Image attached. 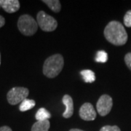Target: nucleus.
Instances as JSON below:
<instances>
[{
    "instance_id": "obj_1",
    "label": "nucleus",
    "mask_w": 131,
    "mask_h": 131,
    "mask_svg": "<svg viewBox=\"0 0 131 131\" xmlns=\"http://www.w3.org/2000/svg\"><path fill=\"white\" fill-rule=\"evenodd\" d=\"M103 34L108 42L116 46L124 45L127 41V34L122 24L119 21L109 22L104 29Z\"/></svg>"
},
{
    "instance_id": "obj_2",
    "label": "nucleus",
    "mask_w": 131,
    "mask_h": 131,
    "mask_svg": "<svg viewBox=\"0 0 131 131\" xmlns=\"http://www.w3.org/2000/svg\"><path fill=\"white\" fill-rule=\"evenodd\" d=\"M63 58L60 54H55L47 58L43 66V74L48 78H55L63 68Z\"/></svg>"
},
{
    "instance_id": "obj_3",
    "label": "nucleus",
    "mask_w": 131,
    "mask_h": 131,
    "mask_svg": "<svg viewBox=\"0 0 131 131\" xmlns=\"http://www.w3.org/2000/svg\"><path fill=\"white\" fill-rule=\"evenodd\" d=\"M18 28L20 32L25 36H32L37 31L38 24L32 16L23 15L18 19Z\"/></svg>"
},
{
    "instance_id": "obj_4",
    "label": "nucleus",
    "mask_w": 131,
    "mask_h": 131,
    "mask_svg": "<svg viewBox=\"0 0 131 131\" xmlns=\"http://www.w3.org/2000/svg\"><path fill=\"white\" fill-rule=\"evenodd\" d=\"M37 22L42 31L50 32L56 30L58 26V22L56 19L47 15L44 11H39L37 15Z\"/></svg>"
},
{
    "instance_id": "obj_5",
    "label": "nucleus",
    "mask_w": 131,
    "mask_h": 131,
    "mask_svg": "<svg viewBox=\"0 0 131 131\" xmlns=\"http://www.w3.org/2000/svg\"><path fill=\"white\" fill-rule=\"evenodd\" d=\"M29 94V90L23 87H15L9 90L7 95V99L9 104L16 105L23 102L26 99Z\"/></svg>"
},
{
    "instance_id": "obj_6",
    "label": "nucleus",
    "mask_w": 131,
    "mask_h": 131,
    "mask_svg": "<svg viewBox=\"0 0 131 131\" xmlns=\"http://www.w3.org/2000/svg\"><path fill=\"white\" fill-rule=\"evenodd\" d=\"M113 106V101L111 96L108 95H103L98 99L96 104V109L98 114L104 117L111 112Z\"/></svg>"
},
{
    "instance_id": "obj_7",
    "label": "nucleus",
    "mask_w": 131,
    "mask_h": 131,
    "mask_svg": "<svg viewBox=\"0 0 131 131\" xmlns=\"http://www.w3.org/2000/svg\"><path fill=\"white\" fill-rule=\"evenodd\" d=\"M80 117L85 121H93L96 118V112L90 103H84L80 108Z\"/></svg>"
},
{
    "instance_id": "obj_8",
    "label": "nucleus",
    "mask_w": 131,
    "mask_h": 131,
    "mask_svg": "<svg viewBox=\"0 0 131 131\" xmlns=\"http://www.w3.org/2000/svg\"><path fill=\"white\" fill-rule=\"evenodd\" d=\"M1 7L7 13H14L20 9L18 0H0Z\"/></svg>"
},
{
    "instance_id": "obj_9",
    "label": "nucleus",
    "mask_w": 131,
    "mask_h": 131,
    "mask_svg": "<svg viewBox=\"0 0 131 131\" xmlns=\"http://www.w3.org/2000/svg\"><path fill=\"white\" fill-rule=\"evenodd\" d=\"M63 103L65 105L66 110L63 114V117L68 119L70 118L74 114V102L73 99L69 95H65L63 98Z\"/></svg>"
},
{
    "instance_id": "obj_10",
    "label": "nucleus",
    "mask_w": 131,
    "mask_h": 131,
    "mask_svg": "<svg viewBox=\"0 0 131 131\" xmlns=\"http://www.w3.org/2000/svg\"><path fill=\"white\" fill-rule=\"evenodd\" d=\"M50 123L49 120L37 121L32 125L31 131H49Z\"/></svg>"
},
{
    "instance_id": "obj_11",
    "label": "nucleus",
    "mask_w": 131,
    "mask_h": 131,
    "mask_svg": "<svg viewBox=\"0 0 131 131\" xmlns=\"http://www.w3.org/2000/svg\"><path fill=\"white\" fill-rule=\"evenodd\" d=\"M80 74L83 78V80L86 83H93L95 80V75L93 71L85 69L82 71Z\"/></svg>"
},
{
    "instance_id": "obj_12",
    "label": "nucleus",
    "mask_w": 131,
    "mask_h": 131,
    "mask_svg": "<svg viewBox=\"0 0 131 131\" xmlns=\"http://www.w3.org/2000/svg\"><path fill=\"white\" fill-rule=\"evenodd\" d=\"M35 117L37 121H45L48 120V119L51 117V114L45 108H40L36 114Z\"/></svg>"
},
{
    "instance_id": "obj_13",
    "label": "nucleus",
    "mask_w": 131,
    "mask_h": 131,
    "mask_svg": "<svg viewBox=\"0 0 131 131\" xmlns=\"http://www.w3.org/2000/svg\"><path fill=\"white\" fill-rule=\"evenodd\" d=\"M44 3L49 7V8L52 9L55 13H59L61 9V5L60 1L58 0H43Z\"/></svg>"
},
{
    "instance_id": "obj_14",
    "label": "nucleus",
    "mask_w": 131,
    "mask_h": 131,
    "mask_svg": "<svg viewBox=\"0 0 131 131\" xmlns=\"http://www.w3.org/2000/svg\"><path fill=\"white\" fill-rule=\"evenodd\" d=\"M35 101L34 100L31 99H25L23 102L20 103V105L19 106V109L20 112H26L28 110L31 109L32 108L35 106Z\"/></svg>"
},
{
    "instance_id": "obj_15",
    "label": "nucleus",
    "mask_w": 131,
    "mask_h": 131,
    "mask_svg": "<svg viewBox=\"0 0 131 131\" xmlns=\"http://www.w3.org/2000/svg\"><path fill=\"white\" fill-rule=\"evenodd\" d=\"M95 60L98 63H106L108 60V54L106 53V52L103 50L97 52Z\"/></svg>"
},
{
    "instance_id": "obj_16",
    "label": "nucleus",
    "mask_w": 131,
    "mask_h": 131,
    "mask_svg": "<svg viewBox=\"0 0 131 131\" xmlns=\"http://www.w3.org/2000/svg\"><path fill=\"white\" fill-rule=\"evenodd\" d=\"M124 24L127 27H131V10L126 13L124 16Z\"/></svg>"
},
{
    "instance_id": "obj_17",
    "label": "nucleus",
    "mask_w": 131,
    "mask_h": 131,
    "mask_svg": "<svg viewBox=\"0 0 131 131\" xmlns=\"http://www.w3.org/2000/svg\"><path fill=\"white\" fill-rule=\"evenodd\" d=\"M100 131H121L120 128L118 126H110V125H106L101 128Z\"/></svg>"
},
{
    "instance_id": "obj_18",
    "label": "nucleus",
    "mask_w": 131,
    "mask_h": 131,
    "mask_svg": "<svg viewBox=\"0 0 131 131\" xmlns=\"http://www.w3.org/2000/svg\"><path fill=\"white\" fill-rule=\"evenodd\" d=\"M125 62L126 63L127 66L128 67V69L131 70V52H129L125 55Z\"/></svg>"
},
{
    "instance_id": "obj_19",
    "label": "nucleus",
    "mask_w": 131,
    "mask_h": 131,
    "mask_svg": "<svg viewBox=\"0 0 131 131\" xmlns=\"http://www.w3.org/2000/svg\"><path fill=\"white\" fill-rule=\"evenodd\" d=\"M5 24V19L3 16L0 15V28H2V26H4V25Z\"/></svg>"
},
{
    "instance_id": "obj_20",
    "label": "nucleus",
    "mask_w": 131,
    "mask_h": 131,
    "mask_svg": "<svg viewBox=\"0 0 131 131\" xmlns=\"http://www.w3.org/2000/svg\"><path fill=\"white\" fill-rule=\"evenodd\" d=\"M0 131H13L12 129L8 126H2L0 127Z\"/></svg>"
},
{
    "instance_id": "obj_21",
    "label": "nucleus",
    "mask_w": 131,
    "mask_h": 131,
    "mask_svg": "<svg viewBox=\"0 0 131 131\" xmlns=\"http://www.w3.org/2000/svg\"><path fill=\"white\" fill-rule=\"evenodd\" d=\"M69 131H84V130H80V129H77V128H73V129H71Z\"/></svg>"
},
{
    "instance_id": "obj_22",
    "label": "nucleus",
    "mask_w": 131,
    "mask_h": 131,
    "mask_svg": "<svg viewBox=\"0 0 131 131\" xmlns=\"http://www.w3.org/2000/svg\"><path fill=\"white\" fill-rule=\"evenodd\" d=\"M0 65H1V54H0Z\"/></svg>"
},
{
    "instance_id": "obj_23",
    "label": "nucleus",
    "mask_w": 131,
    "mask_h": 131,
    "mask_svg": "<svg viewBox=\"0 0 131 131\" xmlns=\"http://www.w3.org/2000/svg\"><path fill=\"white\" fill-rule=\"evenodd\" d=\"M0 8H1V5H0Z\"/></svg>"
}]
</instances>
